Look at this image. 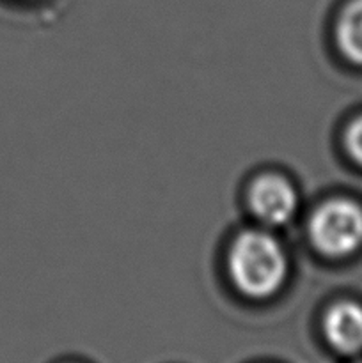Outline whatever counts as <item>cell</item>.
<instances>
[{
    "label": "cell",
    "mask_w": 362,
    "mask_h": 363,
    "mask_svg": "<svg viewBox=\"0 0 362 363\" xmlns=\"http://www.w3.org/2000/svg\"><path fill=\"white\" fill-rule=\"evenodd\" d=\"M231 279L241 294L256 300L270 298L287 277V255L283 245L266 230L238 234L229 250Z\"/></svg>",
    "instance_id": "6da1fadb"
},
{
    "label": "cell",
    "mask_w": 362,
    "mask_h": 363,
    "mask_svg": "<svg viewBox=\"0 0 362 363\" xmlns=\"http://www.w3.org/2000/svg\"><path fill=\"white\" fill-rule=\"evenodd\" d=\"M309 238L319 254L344 259L362 248V206L350 199H332L316 208L309 220Z\"/></svg>",
    "instance_id": "7a4b0ae2"
},
{
    "label": "cell",
    "mask_w": 362,
    "mask_h": 363,
    "mask_svg": "<svg viewBox=\"0 0 362 363\" xmlns=\"http://www.w3.org/2000/svg\"><path fill=\"white\" fill-rule=\"evenodd\" d=\"M298 197L290 181L277 174L259 176L248 188V208L266 227L286 225L297 213Z\"/></svg>",
    "instance_id": "3957f363"
},
{
    "label": "cell",
    "mask_w": 362,
    "mask_h": 363,
    "mask_svg": "<svg viewBox=\"0 0 362 363\" xmlns=\"http://www.w3.org/2000/svg\"><path fill=\"white\" fill-rule=\"evenodd\" d=\"M323 333L334 351L346 357L362 353V305L343 300L323 318Z\"/></svg>",
    "instance_id": "277c9868"
},
{
    "label": "cell",
    "mask_w": 362,
    "mask_h": 363,
    "mask_svg": "<svg viewBox=\"0 0 362 363\" xmlns=\"http://www.w3.org/2000/svg\"><path fill=\"white\" fill-rule=\"evenodd\" d=\"M336 39L341 53L350 62L362 66V0H353L344 7L336 25Z\"/></svg>",
    "instance_id": "5b68a950"
},
{
    "label": "cell",
    "mask_w": 362,
    "mask_h": 363,
    "mask_svg": "<svg viewBox=\"0 0 362 363\" xmlns=\"http://www.w3.org/2000/svg\"><path fill=\"white\" fill-rule=\"evenodd\" d=\"M344 145L350 158L362 167V116L355 117L344 133Z\"/></svg>",
    "instance_id": "8992f818"
},
{
    "label": "cell",
    "mask_w": 362,
    "mask_h": 363,
    "mask_svg": "<svg viewBox=\"0 0 362 363\" xmlns=\"http://www.w3.org/2000/svg\"><path fill=\"white\" fill-rule=\"evenodd\" d=\"M357 363H362V362H357Z\"/></svg>",
    "instance_id": "52a82bcc"
}]
</instances>
